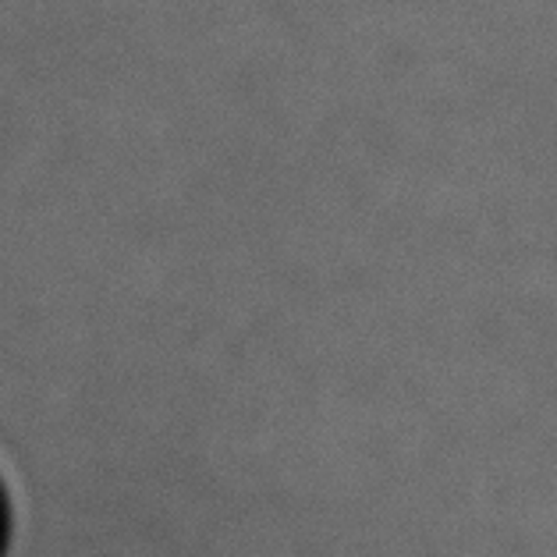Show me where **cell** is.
Masks as SVG:
<instances>
[{"label": "cell", "instance_id": "obj_1", "mask_svg": "<svg viewBox=\"0 0 557 557\" xmlns=\"http://www.w3.org/2000/svg\"><path fill=\"white\" fill-rule=\"evenodd\" d=\"M0 543H4V505H0Z\"/></svg>", "mask_w": 557, "mask_h": 557}]
</instances>
